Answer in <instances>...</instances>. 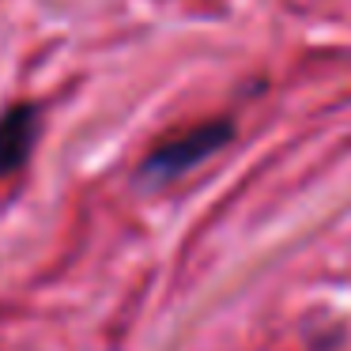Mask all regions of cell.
<instances>
[{
    "instance_id": "cell-2",
    "label": "cell",
    "mask_w": 351,
    "mask_h": 351,
    "mask_svg": "<svg viewBox=\"0 0 351 351\" xmlns=\"http://www.w3.org/2000/svg\"><path fill=\"white\" fill-rule=\"evenodd\" d=\"M34 140H38V106L23 102L0 114V178L16 174L31 159Z\"/></svg>"
},
{
    "instance_id": "cell-1",
    "label": "cell",
    "mask_w": 351,
    "mask_h": 351,
    "mask_svg": "<svg viewBox=\"0 0 351 351\" xmlns=\"http://www.w3.org/2000/svg\"><path fill=\"white\" fill-rule=\"evenodd\" d=\"M230 136H234V125H230L227 117L193 125V129L162 140V144L147 155L144 159V178H152V182H174V178L189 174L193 167H200L208 155H215L223 144H230Z\"/></svg>"
}]
</instances>
